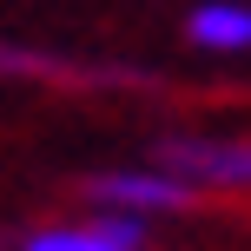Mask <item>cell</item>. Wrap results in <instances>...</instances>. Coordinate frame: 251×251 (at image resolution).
Listing matches in <instances>:
<instances>
[{"mask_svg": "<svg viewBox=\"0 0 251 251\" xmlns=\"http://www.w3.org/2000/svg\"><path fill=\"white\" fill-rule=\"evenodd\" d=\"M86 192H93V205L126 212V218H159V212H185V205H199V192L178 185V178L159 172V165H119V172H100Z\"/></svg>", "mask_w": 251, "mask_h": 251, "instance_id": "obj_2", "label": "cell"}, {"mask_svg": "<svg viewBox=\"0 0 251 251\" xmlns=\"http://www.w3.org/2000/svg\"><path fill=\"white\" fill-rule=\"evenodd\" d=\"M159 172H172L192 192H251V139H218V132H172L152 152Z\"/></svg>", "mask_w": 251, "mask_h": 251, "instance_id": "obj_1", "label": "cell"}, {"mask_svg": "<svg viewBox=\"0 0 251 251\" xmlns=\"http://www.w3.org/2000/svg\"><path fill=\"white\" fill-rule=\"evenodd\" d=\"M20 251H146V218L100 212L79 225H40L20 238Z\"/></svg>", "mask_w": 251, "mask_h": 251, "instance_id": "obj_3", "label": "cell"}, {"mask_svg": "<svg viewBox=\"0 0 251 251\" xmlns=\"http://www.w3.org/2000/svg\"><path fill=\"white\" fill-rule=\"evenodd\" d=\"M185 40L199 53H251V0H199L185 13Z\"/></svg>", "mask_w": 251, "mask_h": 251, "instance_id": "obj_4", "label": "cell"}]
</instances>
